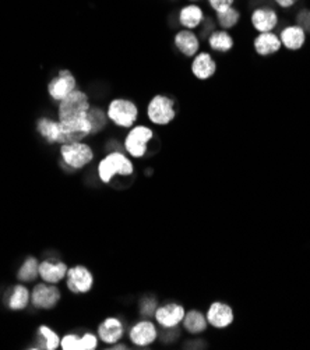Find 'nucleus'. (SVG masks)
Segmentation results:
<instances>
[{
  "label": "nucleus",
  "instance_id": "obj_1",
  "mask_svg": "<svg viewBox=\"0 0 310 350\" xmlns=\"http://www.w3.org/2000/svg\"><path fill=\"white\" fill-rule=\"evenodd\" d=\"M98 178L102 183H111L115 176H130L134 172L133 162L120 151H111L103 157L96 167Z\"/></svg>",
  "mask_w": 310,
  "mask_h": 350
},
{
  "label": "nucleus",
  "instance_id": "obj_2",
  "mask_svg": "<svg viewBox=\"0 0 310 350\" xmlns=\"http://www.w3.org/2000/svg\"><path fill=\"white\" fill-rule=\"evenodd\" d=\"M108 120L120 129H131L139 119V108L127 98H115L108 103Z\"/></svg>",
  "mask_w": 310,
  "mask_h": 350
},
{
  "label": "nucleus",
  "instance_id": "obj_3",
  "mask_svg": "<svg viewBox=\"0 0 310 350\" xmlns=\"http://www.w3.org/2000/svg\"><path fill=\"white\" fill-rule=\"evenodd\" d=\"M91 108L88 95L76 88L73 92L68 94L63 100L57 105V120H72L77 118L87 116Z\"/></svg>",
  "mask_w": 310,
  "mask_h": 350
},
{
  "label": "nucleus",
  "instance_id": "obj_4",
  "mask_svg": "<svg viewBox=\"0 0 310 350\" xmlns=\"http://www.w3.org/2000/svg\"><path fill=\"white\" fill-rule=\"evenodd\" d=\"M154 138V131L148 126H133L125 137L123 148L125 151L135 159H142L148 151V144Z\"/></svg>",
  "mask_w": 310,
  "mask_h": 350
},
{
  "label": "nucleus",
  "instance_id": "obj_5",
  "mask_svg": "<svg viewBox=\"0 0 310 350\" xmlns=\"http://www.w3.org/2000/svg\"><path fill=\"white\" fill-rule=\"evenodd\" d=\"M147 118L155 126H168L177 118L175 100L166 95H155L147 107Z\"/></svg>",
  "mask_w": 310,
  "mask_h": 350
},
{
  "label": "nucleus",
  "instance_id": "obj_6",
  "mask_svg": "<svg viewBox=\"0 0 310 350\" xmlns=\"http://www.w3.org/2000/svg\"><path fill=\"white\" fill-rule=\"evenodd\" d=\"M60 137L59 144H68L83 142L88 135H92V126L88 116L72 119V120H59Z\"/></svg>",
  "mask_w": 310,
  "mask_h": 350
},
{
  "label": "nucleus",
  "instance_id": "obj_7",
  "mask_svg": "<svg viewBox=\"0 0 310 350\" xmlns=\"http://www.w3.org/2000/svg\"><path fill=\"white\" fill-rule=\"evenodd\" d=\"M60 155L67 167L77 169V170L91 163L94 159L92 148L83 142L62 144Z\"/></svg>",
  "mask_w": 310,
  "mask_h": 350
},
{
  "label": "nucleus",
  "instance_id": "obj_8",
  "mask_svg": "<svg viewBox=\"0 0 310 350\" xmlns=\"http://www.w3.org/2000/svg\"><path fill=\"white\" fill-rule=\"evenodd\" d=\"M67 289L75 295H86L94 285V276L84 265H75L67 269L66 273Z\"/></svg>",
  "mask_w": 310,
  "mask_h": 350
},
{
  "label": "nucleus",
  "instance_id": "obj_9",
  "mask_svg": "<svg viewBox=\"0 0 310 350\" xmlns=\"http://www.w3.org/2000/svg\"><path fill=\"white\" fill-rule=\"evenodd\" d=\"M60 289L52 284H37L31 292V303L37 310H52L60 301Z\"/></svg>",
  "mask_w": 310,
  "mask_h": 350
},
{
  "label": "nucleus",
  "instance_id": "obj_10",
  "mask_svg": "<svg viewBox=\"0 0 310 350\" xmlns=\"http://www.w3.org/2000/svg\"><path fill=\"white\" fill-rule=\"evenodd\" d=\"M280 24V14L271 6H257L250 13V25L252 28L260 32H272Z\"/></svg>",
  "mask_w": 310,
  "mask_h": 350
},
{
  "label": "nucleus",
  "instance_id": "obj_11",
  "mask_svg": "<svg viewBox=\"0 0 310 350\" xmlns=\"http://www.w3.org/2000/svg\"><path fill=\"white\" fill-rule=\"evenodd\" d=\"M77 88L76 77L68 72V70H60L59 75L52 79L48 85V94L55 102L63 100L68 94L73 92Z\"/></svg>",
  "mask_w": 310,
  "mask_h": 350
},
{
  "label": "nucleus",
  "instance_id": "obj_12",
  "mask_svg": "<svg viewBox=\"0 0 310 350\" xmlns=\"http://www.w3.org/2000/svg\"><path fill=\"white\" fill-rule=\"evenodd\" d=\"M186 310L179 303H168L155 310V321L162 328H175L178 327L185 319Z\"/></svg>",
  "mask_w": 310,
  "mask_h": 350
},
{
  "label": "nucleus",
  "instance_id": "obj_13",
  "mask_svg": "<svg viewBox=\"0 0 310 350\" xmlns=\"http://www.w3.org/2000/svg\"><path fill=\"white\" fill-rule=\"evenodd\" d=\"M129 338L134 346H139V347L150 346L158 338L157 325L150 320H142L139 323H135L130 328Z\"/></svg>",
  "mask_w": 310,
  "mask_h": 350
},
{
  "label": "nucleus",
  "instance_id": "obj_14",
  "mask_svg": "<svg viewBox=\"0 0 310 350\" xmlns=\"http://www.w3.org/2000/svg\"><path fill=\"white\" fill-rule=\"evenodd\" d=\"M205 317H207L209 324L217 329L228 328L235 320L232 307L222 301H214L209 307V310H207Z\"/></svg>",
  "mask_w": 310,
  "mask_h": 350
},
{
  "label": "nucleus",
  "instance_id": "obj_15",
  "mask_svg": "<svg viewBox=\"0 0 310 350\" xmlns=\"http://www.w3.org/2000/svg\"><path fill=\"white\" fill-rule=\"evenodd\" d=\"M217 72V63L211 53L198 52L192 62V73L197 80H210Z\"/></svg>",
  "mask_w": 310,
  "mask_h": 350
},
{
  "label": "nucleus",
  "instance_id": "obj_16",
  "mask_svg": "<svg viewBox=\"0 0 310 350\" xmlns=\"http://www.w3.org/2000/svg\"><path fill=\"white\" fill-rule=\"evenodd\" d=\"M281 48H283V44L280 41L279 33H275L274 31L272 32H260L253 40V49L261 57L272 56L277 52H280Z\"/></svg>",
  "mask_w": 310,
  "mask_h": 350
},
{
  "label": "nucleus",
  "instance_id": "obj_17",
  "mask_svg": "<svg viewBox=\"0 0 310 350\" xmlns=\"http://www.w3.org/2000/svg\"><path fill=\"white\" fill-rule=\"evenodd\" d=\"M205 12L198 3H188L178 13V23L185 29H197L205 20Z\"/></svg>",
  "mask_w": 310,
  "mask_h": 350
},
{
  "label": "nucleus",
  "instance_id": "obj_18",
  "mask_svg": "<svg viewBox=\"0 0 310 350\" xmlns=\"http://www.w3.org/2000/svg\"><path fill=\"white\" fill-rule=\"evenodd\" d=\"M174 44L177 49L186 57H194L200 52V40L197 33L192 29L182 28L174 37Z\"/></svg>",
  "mask_w": 310,
  "mask_h": 350
},
{
  "label": "nucleus",
  "instance_id": "obj_19",
  "mask_svg": "<svg viewBox=\"0 0 310 350\" xmlns=\"http://www.w3.org/2000/svg\"><path fill=\"white\" fill-rule=\"evenodd\" d=\"M96 335H98L99 340H102L103 343L115 345L125 335V327L119 319L109 317L98 325Z\"/></svg>",
  "mask_w": 310,
  "mask_h": 350
},
{
  "label": "nucleus",
  "instance_id": "obj_20",
  "mask_svg": "<svg viewBox=\"0 0 310 350\" xmlns=\"http://www.w3.org/2000/svg\"><path fill=\"white\" fill-rule=\"evenodd\" d=\"M283 48L288 51H299L306 42V29L298 24H289L279 33Z\"/></svg>",
  "mask_w": 310,
  "mask_h": 350
},
{
  "label": "nucleus",
  "instance_id": "obj_21",
  "mask_svg": "<svg viewBox=\"0 0 310 350\" xmlns=\"http://www.w3.org/2000/svg\"><path fill=\"white\" fill-rule=\"evenodd\" d=\"M68 267L62 261H51L45 260L40 262V278L47 284L57 285L66 278Z\"/></svg>",
  "mask_w": 310,
  "mask_h": 350
},
{
  "label": "nucleus",
  "instance_id": "obj_22",
  "mask_svg": "<svg viewBox=\"0 0 310 350\" xmlns=\"http://www.w3.org/2000/svg\"><path fill=\"white\" fill-rule=\"evenodd\" d=\"M207 42H209L210 49L217 53H228L235 46V41H233V37L231 35V32L227 29H221V28L214 29L209 35V38H207Z\"/></svg>",
  "mask_w": 310,
  "mask_h": 350
},
{
  "label": "nucleus",
  "instance_id": "obj_23",
  "mask_svg": "<svg viewBox=\"0 0 310 350\" xmlns=\"http://www.w3.org/2000/svg\"><path fill=\"white\" fill-rule=\"evenodd\" d=\"M37 131L48 144H59V137H60L59 120L41 118L37 122Z\"/></svg>",
  "mask_w": 310,
  "mask_h": 350
},
{
  "label": "nucleus",
  "instance_id": "obj_24",
  "mask_svg": "<svg viewBox=\"0 0 310 350\" xmlns=\"http://www.w3.org/2000/svg\"><path fill=\"white\" fill-rule=\"evenodd\" d=\"M183 328L192 334V335H198L207 329V325H209V321H207V317L198 310H190L185 314L183 319Z\"/></svg>",
  "mask_w": 310,
  "mask_h": 350
},
{
  "label": "nucleus",
  "instance_id": "obj_25",
  "mask_svg": "<svg viewBox=\"0 0 310 350\" xmlns=\"http://www.w3.org/2000/svg\"><path fill=\"white\" fill-rule=\"evenodd\" d=\"M242 20V12H240L236 6H232L224 12L216 13V23L221 29H233L237 27V24Z\"/></svg>",
  "mask_w": 310,
  "mask_h": 350
},
{
  "label": "nucleus",
  "instance_id": "obj_26",
  "mask_svg": "<svg viewBox=\"0 0 310 350\" xmlns=\"http://www.w3.org/2000/svg\"><path fill=\"white\" fill-rule=\"evenodd\" d=\"M31 301V292L24 285H16L12 291V295L8 300V306L10 310L20 311L24 310Z\"/></svg>",
  "mask_w": 310,
  "mask_h": 350
},
{
  "label": "nucleus",
  "instance_id": "obj_27",
  "mask_svg": "<svg viewBox=\"0 0 310 350\" xmlns=\"http://www.w3.org/2000/svg\"><path fill=\"white\" fill-rule=\"evenodd\" d=\"M40 276V262L36 257H27L21 264L17 278L21 282H34Z\"/></svg>",
  "mask_w": 310,
  "mask_h": 350
},
{
  "label": "nucleus",
  "instance_id": "obj_28",
  "mask_svg": "<svg viewBox=\"0 0 310 350\" xmlns=\"http://www.w3.org/2000/svg\"><path fill=\"white\" fill-rule=\"evenodd\" d=\"M38 343L32 349H47V350H56L60 346L59 335L47 325H41L38 329Z\"/></svg>",
  "mask_w": 310,
  "mask_h": 350
},
{
  "label": "nucleus",
  "instance_id": "obj_29",
  "mask_svg": "<svg viewBox=\"0 0 310 350\" xmlns=\"http://www.w3.org/2000/svg\"><path fill=\"white\" fill-rule=\"evenodd\" d=\"M87 116H88V119L91 122V126H92V135L101 133L108 124L107 111H103L102 108L91 107L88 113H87Z\"/></svg>",
  "mask_w": 310,
  "mask_h": 350
},
{
  "label": "nucleus",
  "instance_id": "obj_30",
  "mask_svg": "<svg viewBox=\"0 0 310 350\" xmlns=\"http://www.w3.org/2000/svg\"><path fill=\"white\" fill-rule=\"evenodd\" d=\"M98 346V335L92 332H86L81 336L79 335L77 339V349L76 350H94Z\"/></svg>",
  "mask_w": 310,
  "mask_h": 350
},
{
  "label": "nucleus",
  "instance_id": "obj_31",
  "mask_svg": "<svg viewBox=\"0 0 310 350\" xmlns=\"http://www.w3.org/2000/svg\"><path fill=\"white\" fill-rule=\"evenodd\" d=\"M157 307H158V301L155 297H144L140 303V312L146 317H151L155 314Z\"/></svg>",
  "mask_w": 310,
  "mask_h": 350
},
{
  "label": "nucleus",
  "instance_id": "obj_32",
  "mask_svg": "<svg viewBox=\"0 0 310 350\" xmlns=\"http://www.w3.org/2000/svg\"><path fill=\"white\" fill-rule=\"evenodd\" d=\"M205 2L214 13H220L235 6L236 0H205Z\"/></svg>",
  "mask_w": 310,
  "mask_h": 350
},
{
  "label": "nucleus",
  "instance_id": "obj_33",
  "mask_svg": "<svg viewBox=\"0 0 310 350\" xmlns=\"http://www.w3.org/2000/svg\"><path fill=\"white\" fill-rule=\"evenodd\" d=\"M77 339H79L77 334H66L60 339V347L63 350H76L77 349Z\"/></svg>",
  "mask_w": 310,
  "mask_h": 350
},
{
  "label": "nucleus",
  "instance_id": "obj_34",
  "mask_svg": "<svg viewBox=\"0 0 310 350\" xmlns=\"http://www.w3.org/2000/svg\"><path fill=\"white\" fill-rule=\"evenodd\" d=\"M295 24L300 25L305 29H309V27H310V10H307V9L299 10L298 14H296V23Z\"/></svg>",
  "mask_w": 310,
  "mask_h": 350
},
{
  "label": "nucleus",
  "instance_id": "obj_35",
  "mask_svg": "<svg viewBox=\"0 0 310 350\" xmlns=\"http://www.w3.org/2000/svg\"><path fill=\"white\" fill-rule=\"evenodd\" d=\"M272 2L283 10H291L298 5L299 0H272Z\"/></svg>",
  "mask_w": 310,
  "mask_h": 350
},
{
  "label": "nucleus",
  "instance_id": "obj_36",
  "mask_svg": "<svg viewBox=\"0 0 310 350\" xmlns=\"http://www.w3.org/2000/svg\"><path fill=\"white\" fill-rule=\"evenodd\" d=\"M189 3H198V2H204V0H188Z\"/></svg>",
  "mask_w": 310,
  "mask_h": 350
},
{
  "label": "nucleus",
  "instance_id": "obj_37",
  "mask_svg": "<svg viewBox=\"0 0 310 350\" xmlns=\"http://www.w3.org/2000/svg\"><path fill=\"white\" fill-rule=\"evenodd\" d=\"M309 32H310V27H309Z\"/></svg>",
  "mask_w": 310,
  "mask_h": 350
}]
</instances>
